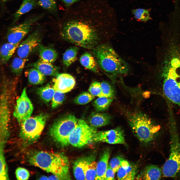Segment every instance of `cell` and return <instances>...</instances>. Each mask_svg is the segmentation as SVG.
I'll return each mask as SVG.
<instances>
[{
  "mask_svg": "<svg viewBox=\"0 0 180 180\" xmlns=\"http://www.w3.org/2000/svg\"><path fill=\"white\" fill-rule=\"evenodd\" d=\"M28 161L30 164L56 176L61 180L70 179L69 161L63 154L42 151H34L29 154Z\"/></svg>",
  "mask_w": 180,
  "mask_h": 180,
  "instance_id": "6da1fadb",
  "label": "cell"
},
{
  "mask_svg": "<svg viewBox=\"0 0 180 180\" xmlns=\"http://www.w3.org/2000/svg\"><path fill=\"white\" fill-rule=\"evenodd\" d=\"M62 34L68 41L84 48L93 49L98 40V31L76 22L63 19Z\"/></svg>",
  "mask_w": 180,
  "mask_h": 180,
  "instance_id": "7a4b0ae2",
  "label": "cell"
},
{
  "mask_svg": "<svg viewBox=\"0 0 180 180\" xmlns=\"http://www.w3.org/2000/svg\"><path fill=\"white\" fill-rule=\"evenodd\" d=\"M92 53L98 65L109 75L114 76L128 72V64L109 45L103 44L96 46L92 49Z\"/></svg>",
  "mask_w": 180,
  "mask_h": 180,
  "instance_id": "3957f363",
  "label": "cell"
},
{
  "mask_svg": "<svg viewBox=\"0 0 180 180\" xmlns=\"http://www.w3.org/2000/svg\"><path fill=\"white\" fill-rule=\"evenodd\" d=\"M127 120L134 134L140 141L147 144L152 141L159 130L145 114L136 112L128 114Z\"/></svg>",
  "mask_w": 180,
  "mask_h": 180,
  "instance_id": "277c9868",
  "label": "cell"
},
{
  "mask_svg": "<svg viewBox=\"0 0 180 180\" xmlns=\"http://www.w3.org/2000/svg\"><path fill=\"white\" fill-rule=\"evenodd\" d=\"M78 120L72 114L65 115L56 120L49 130L52 139L62 147L68 146L69 144V136L76 126Z\"/></svg>",
  "mask_w": 180,
  "mask_h": 180,
  "instance_id": "5b68a950",
  "label": "cell"
},
{
  "mask_svg": "<svg viewBox=\"0 0 180 180\" xmlns=\"http://www.w3.org/2000/svg\"><path fill=\"white\" fill-rule=\"evenodd\" d=\"M176 130L174 127L170 130V155L162 169L163 175L166 177H175L180 172V141Z\"/></svg>",
  "mask_w": 180,
  "mask_h": 180,
  "instance_id": "8992f818",
  "label": "cell"
},
{
  "mask_svg": "<svg viewBox=\"0 0 180 180\" xmlns=\"http://www.w3.org/2000/svg\"><path fill=\"white\" fill-rule=\"evenodd\" d=\"M48 116L41 114L30 117L20 125V137L24 142L31 144L40 137L44 127Z\"/></svg>",
  "mask_w": 180,
  "mask_h": 180,
  "instance_id": "52a82bcc",
  "label": "cell"
},
{
  "mask_svg": "<svg viewBox=\"0 0 180 180\" xmlns=\"http://www.w3.org/2000/svg\"><path fill=\"white\" fill-rule=\"evenodd\" d=\"M96 128L90 126L82 119H78L77 124L69 136V144L77 148L82 147L92 142Z\"/></svg>",
  "mask_w": 180,
  "mask_h": 180,
  "instance_id": "ba28073f",
  "label": "cell"
},
{
  "mask_svg": "<svg viewBox=\"0 0 180 180\" xmlns=\"http://www.w3.org/2000/svg\"><path fill=\"white\" fill-rule=\"evenodd\" d=\"M44 16L43 14L32 16L22 23L9 28L6 35L8 42L14 44L20 43L29 32L34 24L42 18Z\"/></svg>",
  "mask_w": 180,
  "mask_h": 180,
  "instance_id": "9c48e42d",
  "label": "cell"
},
{
  "mask_svg": "<svg viewBox=\"0 0 180 180\" xmlns=\"http://www.w3.org/2000/svg\"><path fill=\"white\" fill-rule=\"evenodd\" d=\"M164 82V93L170 100L180 106V76L177 75L174 68L170 69Z\"/></svg>",
  "mask_w": 180,
  "mask_h": 180,
  "instance_id": "30bf717a",
  "label": "cell"
},
{
  "mask_svg": "<svg viewBox=\"0 0 180 180\" xmlns=\"http://www.w3.org/2000/svg\"><path fill=\"white\" fill-rule=\"evenodd\" d=\"M6 88H2L0 96V143L5 144L9 136L10 112Z\"/></svg>",
  "mask_w": 180,
  "mask_h": 180,
  "instance_id": "8fae6325",
  "label": "cell"
},
{
  "mask_svg": "<svg viewBox=\"0 0 180 180\" xmlns=\"http://www.w3.org/2000/svg\"><path fill=\"white\" fill-rule=\"evenodd\" d=\"M33 110V106L28 96L26 88H24L17 100L14 112V116L20 125L30 117Z\"/></svg>",
  "mask_w": 180,
  "mask_h": 180,
  "instance_id": "7c38bea8",
  "label": "cell"
},
{
  "mask_svg": "<svg viewBox=\"0 0 180 180\" xmlns=\"http://www.w3.org/2000/svg\"><path fill=\"white\" fill-rule=\"evenodd\" d=\"M42 38L40 28H38L20 44L17 48L18 57L26 58L40 44Z\"/></svg>",
  "mask_w": 180,
  "mask_h": 180,
  "instance_id": "4fadbf2b",
  "label": "cell"
},
{
  "mask_svg": "<svg viewBox=\"0 0 180 180\" xmlns=\"http://www.w3.org/2000/svg\"><path fill=\"white\" fill-rule=\"evenodd\" d=\"M92 141L104 142L110 144H124V132L120 126L109 130L97 132Z\"/></svg>",
  "mask_w": 180,
  "mask_h": 180,
  "instance_id": "5bb4252c",
  "label": "cell"
},
{
  "mask_svg": "<svg viewBox=\"0 0 180 180\" xmlns=\"http://www.w3.org/2000/svg\"><path fill=\"white\" fill-rule=\"evenodd\" d=\"M54 81L53 87L55 91L64 93L70 91L76 84L75 80L73 77L65 73L59 74Z\"/></svg>",
  "mask_w": 180,
  "mask_h": 180,
  "instance_id": "9a60e30c",
  "label": "cell"
},
{
  "mask_svg": "<svg viewBox=\"0 0 180 180\" xmlns=\"http://www.w3.org/2000/svg\"><path fill=\"white\" fill-rule=\"evenodd\" d=\"M112 118L108 113L93 112L88 117L87 123L91 127L96 128L109 124Z\"/></svg>",
  "mask_w": 180,
  "mask_h": 180,
  "instance_id": "2e32d148",
  "label": "cell"
},
{
  "mask_svg": "<svg viewBox=\"0 0 180 180\" xmlns=\"http://www.w3.org/2000/svg\"><path fill=\"white\" fill-rule=\"evenodd\" d=\"M26 67L35 68L45 76H56L59 74L58 67L40 59L35 62L28 64Z\"/></svg>",
  "mask_w": 180,
  "mask_h": 180,
  "instance_id": "e0dca14e",
  "label": "cell"
},
{
  "mask_svg": "<svg viewBox=\"0 0 180 180\" xmlns=\"http://www.w3.org/2000/svg\"><path fill=\"white\" fill-rule=\"evenodd\" d=\"M163 175L162 169L158 166L151 165L146 166L138 176L137 179L159 180Z\"/></svg>",
  "mask_w": 180,
  "mask_h": 180,
  "instance_id": "ac0fdd59",
  "label": "cell"
},
{
  "mask_svg": "<svg viewBox=\"0 0 180 180\" xmlns=\"http://www.w3.org/2000/svg\"><path fill=\"white\" fill-rule=\"evenodd\" d=\"M110 153V149L107 148L104 150L101 155L97 163L96 180H104L105 174L108 165V161Z\"/></svg>",
  "mask_w": 180,
  "mask_h": 180,
  "instance_id": "d6986e66",
  "label": "cell"
},
{
  "mask_svg": "<svg viewBox=\"0 0 180 180\" xmlns=\"http://www.w3.org/2000/svg\"><path fill=\"white\" fill-rule=\"evenodd\" d=\"M38 49L40 59L44 61L52 64L58 58L57 52L52 48L40 44Z\"/></svg>",
  "mask_w": 180,
  "mask_h": 180,
  "instance_id": "ffe728a7",
  "label": "cell"
},
{
  "mask_svg": "<svg viewBox=\"0 0 180 180\" xmlns=\"http://www.w3.org/2000/svg\"><path fill=\"white\" fill-rule=\"evenodd\" d=\"M85 158L86 180H96L97 163L94 156H88Z\"/></svg>",
  "mask_w": 180,
  "mask_h": 180,
  "instance_id": "44dd1931",
  "label": "cell"
},
{
  "mask_svg": "<svg viewBox=\"0 0 180 180\" xmlns=\"http://www.w3.org/2000/svg\"><path fill=\"white\" fill-rule=\"evenodd\" d=\"M36 0H24L18 9L13 14L12 25H14L22 15L29 12L37 4Z\"/></svg>",
  "mask_w": 180,
  "mask_h": 180,
  "instance_id": "7402d4cb",
  "label": "cell"
},
{
  "mask_svg": "<svg viewBox=\"0 0 180 180\" xmlns=\"http://www.w3.org/2000/svg\"><path fill=\"white\" fill-rule=\"evenodd\" d=\"M20 43L14 44L8 42L3 44L0 48V61L2 64L6 63L12 56Z\"/></svg>",
  "mask_w": 180,
  "mask_h": 180,
  "instance_id": "603a6c76",
  "label": "cell"
},
{
  "mask_svg": "<svg viewBox=\"0 0 180 180\" xmlns=\"http://www.w3.org/2000/svg\"><path fill=\"white\" fill-rule=\"evenodd\" d=\"M80 60L81 64L86 68L94 72H98L97 62L90 54L84 53L80 57Z\"/></svg>",
  "mask_w": 180,
  "mask_h": 180,
  "instance_id": "cb8c5ba5",
  "label": "cell"
},
{
  "mask_svg": "<svg viewBox=\"0 0 180 180\" xmlns=\"http://www.w3.org/2000/svg\"><path fill=\"white\" fill-rule=\"evenodd\" d=\"M137 167L134 164H130L127 168L120 166L117 172V178L119 180H134L137 172Z\"/></svg>",
  "mask_w": 180,
  "mask_h": 180,
  "instance_id": "d4e9b609",
  "label": "cell"
},
{
  "mask_svg": "<svg viewBox=\"0 0 180 180\" xmlns=\"http://www.w3.org/2000/svg\"><path fill=\"white\" fill-rule=\"evenodd\" d=\"M85 158H80L74 162L73 172L75 178L78 180H86Z\"/></svg>",
  "mask_w": 180,
  "mask_h": 180,
  "instance_id": "484cf974",
  "label": "cell"
},
{
  "mask_svg": "<svg viewBox=\"0 0 180 180\" xmlns=\"http://www.w3.org/2000/svg\"><path fill=\"white\" fill-rule=\"evenodd\" d=\"M78 50L77 47L73 46L66 50L63 56L62 61L66 67H68L76 60Z\"/></svg>",
  "mask_w": 180,
  "mask_h": 180,
  "instance_id": "4316f807",
  "label": "cell"
},
{
  "mask_svg": "<svg viewBox=\"0 0 180 180\" xmlns=\"http://www.w3.org/2000/svg\"><path fill=\"white\" fill-rule=\"evenodd\" d=\"M27 71L29 82L34 84H40L45 81V76L36 69L33 68L28 70Z\"/></svg>",
  "mask_w": 180,
  "mask_h": 180,
  "instance_id": "83f0119b",
  "label": "cell"
},
{
  "mask_svg": "<svg viewBox=\"0 0 180 180\" xmlns=\"http://www.w3.org/2000/svg\"><path fill=\"white\" fill-rule=\"evenodd\" d=\"M113 100V98L106 97H98L94 101L93 105L97 112L105 111L108 109Z\"/></svg>",
  "mask_w": 180,
  "mask_h": 180,
  "instance_id": "f1b7e54d",
  "label": "cell"
},
{
  "mask_svg": "<svg viewBox=\"0 0 180 180\" xmlns=\"http://www.w3.org/2000/svg\"><path fill=\"white\" fill-rule=\"evenodd\" d=\"M55 92L53 86L49 84L39 88L37 92L40 98L46 103L49 102L52 99Z\"/></svg>",
  "mask_w": 180,
  "mask_h": 180,
  "instance_id": "f546056e",
  "label": "cell"
},
{
  "mask_svg": "<svg viewBox=\"0 0 180 180\" xmlns=\"http://www.w3.org/2000/svg\"><path fill=\"white\" fill-rule=\"evenodd\" d=\"M26 58L16 57L13 59L12 62L10 69L12 72L16 75L22 72L26 61Z\"/></svg>",
  "mask_w": 180,
  "mask_h": 180,
  "instance_id": "4dcf8cb0",
  "label": "cell"
},
{
  "mask_svg": "<svg viewBox=\"0 0 180 180\" xmlns=\"http://www.w3.org/2000/svg\"><path fill=\"white\" fill-rule=\"evenodd\" d=\"M150 9L139 8L132 10V12L134 18L137 20L146 22L152 19L150 15Z\"/></svg>",
  "mask_w": 180,
  "mask_h": 180,
  "instance_id": "1f68e13d",
  "label": "cell"
},
{
  "mask_svg": "<svg viewBox=\"0 0 180 180\" xmlns=\"http://www.w3.org/2000/svg\"><path fill=\"white\" fill-rule=\"evenodd\" d=\"M4 147L0 146V180H8V170L4 156Z\"/></svg>",
  "mask_w": 180,
  "mask_h": 180,
  "instance_id": "d6a6232c",
  "label": "cell"
},
{
  "mask_svg": "<svg viewBox=\"0 0 180 180\" xmlns=\"http://www.w3.org/2000/svg\"><path fill=\"white\" fill-rule=\"evenodd\" d=\"M95 98V96L90 92H85L77 96L74 99V102L76 104L84 105L91 102Z\"/></svg>",
  "mask_w": 180,
  "mask_h": 180,
  "instance_id": "836d02e7",
  "label": "cell"
},
{
  "mask_svg": "<svg viewBox=\"0 0 180 180\" xmlns=\"http://www.w3.org/2000/svg\"><path fill=\"white\" fill-rule=\"evenodd\" d=\"M38 3L43 8L49 12H54L57 10L55 0H38Z\"/></svg>",
  "mask_w": 180,
  "mask_h": 180,
  "instance_id": "e575fe53",
  "label": "cell"
},
{
  "mask_svg": "<svg viewBox=\"0 0 180 180\" xmlns=\"http://www.w3.org/2000/svg\"><path fill=\"white\" fill-rule=\"evenodd\" d=\"M100 83L102 93L104 96L113 98L115 94L112 86L106 82H103Z\"/></svg>",
  "mask_w": 180,
  "mask_h": 180,
  "instance_id": "d590c367",
  "label": "cell"
},
{
  "mask_svg": "<svg viewBox=\"0 0 180 180\" xmlns=\"http://www.w3.org/2000/svg\"><path fill=\"white\" fill-rule=\"evenodd\" d=\"M89 92L94 96H104L102 92L100 83L94 81L92 83L88 89Z\"/></svg>",
  "mask_w": 180,
  "mask_h": 180,
  "instance_id": "8d00e7d4",
  "label": "cell"
},
{
  "mask_svg": "<svg viewBox=\"0 0 180 180\" xmlns=\"http://www.w3.org/2000/svg\"><path fill=\"white\" fill-rule=\"evenodd\" d=\"M64 97V93L55 91L52 99V108H55L61 104L63 102Z\"/></svg>",
  "mask_w": 180,
  "mask_h": 180,
  "instance_id": "74e56055",
  "label": "cell"
},
{
  "mask_svg": "<svg viewBox=\"0 0 180 180\" xmlns=\"http://www.w3.org/2000/svg\"><path fill=\"white\" fill-rule=\"evenodd\" d=\"M16 174L17 179L18 180H28L30 176L29 172L26 169L18 167L16 170Z\"/></svg>",
  "mask_w": 180,
  "mask_h": 180,
  "instance_id": "f35d334b",
  "label": "cell"
},
{
  "mask_svg": "<svg viewBox=\"0 0 180 180\" xmlns=\"http://www.w3.org/2000/svg\"><path fill=\"white\" fill-rule=\"evenodd\" d=\"M123 160L121 156H117L112 158L110 160L109 166L115 173L117 172L121 166V161Z\"/></svg>",
  "mask_w": 180,
  "mask_h": 180,
  "instance_id": "ab89813d",
  "label": "cell"
},
{
  "mask_svg": "<svg viewBox=\"0 0 180 180\" xmlns=\"http://www.w3.org/2000/svg\"><path fill=\"white\" fill-rule=\"evenodd\" d=\"M114 172L110 166L108 165L105 174L104 180H114Z\"/></svg>",
  "mask_w": 180,
  "mask_h": 180,
  "instance_id": "60d3db41",
  "label": "cell"
},
{
  "mask_svg": "<svg viewBox=\"0 0 180 180\" xmlns=\"http://www.w3.org/2000/svg\"><path fill=\"white\" fill-rule=\"evenodd\" d=\"M171 63L173 68H176L180 66V60L177 58H174L172 60Z\"/></svg>",
  "mask_w": 180,
  "mask_h": 180,
  "instance_id": "b9f144b4",
  "label": "cell"
},
{
  "mask_svg": "<svg viewBox=\"0 0 180 180\" xmlns=\"http://www.w3.org/2000/svg\"><path fill=\"white\" fill-rule=\"evenodd\" d=\"M67 6H69L77 2L78 0H61Z\"/></svg>",
  "mask_w": 180,
  "mask_h": 180,
  "instance_id": "7bdbcfd3",
  "label": "cell"
},
{
  "mask_svg": "<svg viewBox=\"0 0 180 180\" xmlns=\"http://www.w3.org/2000/svg\"><path fill=\"white\" fill-rule=\"evenodd\" d=\"M39 180H48V178L47 176H42L39 179Z\"/></svg>",
  "mask_w": 180,
  "mask_h": 180,
  "instance_id": "ee69618b",
  "label": "cell"
},
{
  "mask_svg": "<svg viewBox=\"0 0 180 180\" xmlns=\"http://www.w3.org/2000/svg\"><path fill=\"white\" fill-rule=\"evenodd\" d=\"M2 0V2H5L8 1L10 0Z\"/></svg>",
  "mask_w": 180,
  "mask_h": 180,
  "instance_id": "f6af8a7d",
  "label": "cell"
}]
</instances>
